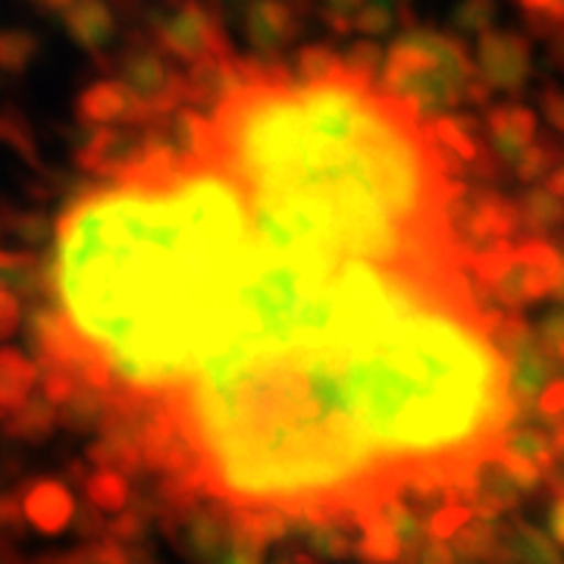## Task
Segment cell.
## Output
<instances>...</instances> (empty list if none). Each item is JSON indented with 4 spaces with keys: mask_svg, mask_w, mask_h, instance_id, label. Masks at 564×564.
I'll return each instance as SVG.
<instances>
[{
    "mask_svg": "<svg viewBox=\"0 0 564 564\" xmlns=\"http://www.w3.org/2000/svg\"><path fill=\"white\" fill-rule=\"evenodd\" d=\"M44 254L47 292L110 399H163L220 343L245 263L251 210L214 158L79 185Z\"/></svg>",
    "mask_w": 564,
    "mask_h": 564,
    "instance_id": "6da1fadb",
    "label": "cell"
},
{
    "mask_svg": "<svg viewBox=\"0 0 564 564\" xmlns=\"http://www.w3.org/2000/svg\"><path fill=\"white\" fill-rule=\"evenodd\" d=\"M380 91L404 104L423 122L464 104L486 107L492 88L477 73L458 35L430 25H404L380 63Z\"/></svg>",
    "mask_w": 564,
    "mask_h": 564,
    "instance_id": "7a4b0ae2",
    "label": "cell"
},
{
    "mask_svg": "<svg viewBox=\"0 0 564 564\" xmlns=\"http://www.w3.org/2000/svg\"><path fill=\"white\" fill-rule=\"evenodd\" d=\"M144 32L173 61L198 63L232 57V44L214 0H154L144 13Z\"/></svg>",
    "mask_w": 564,
    "mask_h": 564,
    "instance_id": "3957f363",
    "label": "cell"
},
{
    "mask_svg": "<svg viewBox=\"0 0 564 564\" xmlns=\"http://www.w3.org/2000/svg\"><path fill=\"white\" fill-rule=\"evenodd\" d=\"M161 530L182 558L232 564L236 549V505L207 492H192L161 505Z\"/></svg>",
    "mask_w": 564,
    "mask_h": 564,
    "instance_id": "277c9868",
    "label": "cell"
},
{
    "mask_svg": "<svg viewBox=\"0 0 564 564\" xmlns=\"http://www.w3.org/2000/svg\"><path fill=\"white\" fill-rule=\"evenodd\" d=\"M448 226L467 261L489 248L511 242L514 232L521 229L514 202H508L502 192L489 185H464V182L448 207Z\"/></svg>",
    "mask_w": 564,
    "mask_h": 564,
    "instance_id": "5b68a950",
    "label": "cell"
},
{
    "mask_svg": "<svg viewBox=\"0 0 564 564\" xmlns=\"http://www.w3.org/2000/svg\"><path fill=\"white\" fill-rule=\"evenodd\" d=\"M113 79H120L154 117L170 113L182 104V69L148 35L120 41L107 63Z\"/></svg>",
    "mask_w": 564,
    "mask_h": 564,
    "instance_id": "8992f818",
    "label": "cell"
},
{
    "mask_svg": "<svg viewBox=\"0 0 564 564\" xmlns=\"http://www.w3.org/2000/svg\"><path fill=\"white\" fill-rule=\"evenodd\" d=\"M430 122V135L436 141L440 154H443L445 170L458 180L464 173H474L477 180H496L499 176V163L492 158L489 144L484 135V122L470 113H443L433 117Z\"/></svg>",
    "mask_w": 564,
    "mask_h": 564,
    "instance_id": "52a82bcc",
    "label": "cell"
},
{
    "mask_svg": "<svg viewBox=\"0 0 564 564\" xmlns=\"http://www.w3.org/2000/svg\"><path fill=\"white\" fill-rule=\"evenodd\" d=\"M477 73L492 91L518 95L530 79V39L511 29H486L477 35Z\"/></svg>",
    "mask_w": 564,
    "mask_h": 564,
    "instance_id": "ba28073f",
    "label": "cell"
},
{
    "mask_svg": "<svg viewBox=\"0 0 564 564\" xmlns=\"http://www.w3.org/2000/svg\"><path fill=\"white\" fill-rule=\"evenodd\" d=\"M304 7L292 0H242V25L258 57H280L302 35Z\"/></svg>",
    "mask_w": 564,
    "mask_h": 564,
    "instance_id": "9c48e42d",
    "label": "cell"
},
{
    "mask_svg": "<svg viewBox=\"0 0 564 564\" xmlns=\"http://www.w3.org/2000/svg\"><path fill=\"white\" fill-rule=\"evenodd\" d=\"M63 25L82 51L107 69L120 47V17L110 0H69L63 7Z\"/></svg>",
    "mask_w": 564,
    "mask_h": 564,
    "instance_id": "30bf717a",
    "label": "cell"
},
{
    "mask_svg": "<svg viewBox=\"0 0 564 564\" xmlns=\"http://www.w3.org/2000/svg\"><path fill=\"white\" fill-rule=\"evenodd\" d=\"M76 113L82 126H148L154 120V113L120 79L88 85L76 104Z\"/></svg>",
    "mask_w": 564,
    "mask_h": 564,
    "instance_id": "8fae6325",
    "label": "cell"
},
{
    "mask_svg": "<svg viewBox=\"0 0 564 564\" xmlns=\"http://www.w3.org/2000/svg\"><path fill=\"white\" fill-rule=\"evenodd\" d=\"M484 135L492 158L499 163V170H511L518 158L524 154V148L536 139V113L527 104H502V107H489L484 120Z\"/></svg>",
    "mask_w": 564,
    "mask_h": 564,
    "instance_id": "7c38bea8",
    "label": "cell"
},
{
    "mask_svg": "<svg viewBox=\"0 0 564 564\" xmlns=\"http://www.w3.org/2000/svg\"><path fill=\"white\" fill-rule=\"evenodd\" d=\"M508 364V399L514 404V423L524 421L536 408V395L543 392V386L555 377V364L545 358L540 343L533 339L530 345H521L514 351L505 355Z\"/></svg>",
    "mask_w": 564,
    "mask_h": 564,
    "instance_id": "4fadbf2b",
    "label": "cell"
},
{
    "mask_svg": "<svg viewBox=\"0 0 564 564\" xmlns=\"http://www.w3.org/2000/svg\"><path fill=\"white\" fill-rule=\"evenodd\" d=\"M242 85L239 57H207V61L188 63L182 73V104L195 110H214Z\"/></svg>",
    "mask_w": 564,
    "mask_h": 564,
    "instance_id": "5bb4252c",
    "label": "cell"
},
{
    "mask_svg": "<svg viewBox=\"0 0 564 564\" xmlns=\"http://www.w3.org/2000/svg\"><path fill=\"white\" fill-rule=\"evenodd\" d=\"M22 511V521L35 527L39 533H63L66 527L73 524V511H76V499L69 492V486L61 480H32L22 486V492L17 496Z\"/></svg>",
    "mask_w": 564,
    "mask_h": 564,
    "instance_id": "9a60e30c",
    "label": "cell"
},
{
    "mask_svg": "<svg viewBox=\"0 0 564 564\" xmlns=\"http://www.w3.org/2000/svg\"><path fill=\"white\" fill-rule=\"evenodd\" d=\"M492 562H527V564H562V545L545 536L540 527L527 524L521 518H496V549Z\"/></svg>",
    "mask_w": 564,
    "mask_h": 564,
    "instance_id": "2e32d148",
    "label": "cell"
},
{
    "mask_svg": "<svg viewBox=\"0 0 564 564\" xmlns=\"http://www.w3.org/2000/svg\"><path fill=\"white\" fill-rule=\"evenodd\" d=\"M0 289L13 292L20 302H44V292H47L44 258L32 251L0 248Z\"/></svg>",
    "mask_w": 564,
    "mask_h": 564,
    "instance_id": "e0dca14e",
    "label": "cell"
},
{
    "mask_svg": "<svg viewBox=\"0 0 564 564\" xmlns=\"http://www.w3.org/2000/svg\"><path fill=\"white\" fill-rule=\"evenodd\" d=\"M496 455L508 458V462L530 464L545 477V470L555 462V448H552V436L543 433L540 426H518L508 423L496 443Z\"/></svg>",
    "mask_w": 564,
    "mask_h": 564,
    "instance_id": "ac0fdd59",
    "label": "cell"
},
{
    "mask_svg": "<svg viewBox=\"0 0 564 564\" xmlns=\"http://www.w3.org/2000/svg\"><path fill=\"white\" fill-rule=\"evenodd\" d=\"M54 430H57V404L35 392L17 411L3 414V436L17 443L39 445L51 440Z\"/></svg>",
    "mask_w": 564,
    "mask_h": 564,
    "instance_id": "d6986e66",
    "label": "cell"
},
{
    "mask_svg": "<svg viewBox=\"0 0 564 564\" xmlns=\"http://www.w3.org/2000/svg\"><path fill=\"white\" fill-rule=\"evenodd\" d=\"M39 383V364L20 348H0V417L17 411Z\"/></svg>",
    "mask_w": 564,
    "mask_h": 564,
    "instance_id": "ffe728a7",
    "label": "cell"
},
{
    "mask_svg": "<svg viewBox=\"0 0 564 564\" xmlns=\"http://www.w3.org/2000/svg\"><path fill=\"white\" fill-rule=\"evenodd\" d=\"M110 408V395L95 386H79L66 402L57 404V426L69 433H98Z\"/></svg>",
    "mask_w": 564,
    "mask_h": 564,
    "instance_id": "44dd1931",
    "label": "cell"
},
{
    "mask_svg": "<svg viewBox=\"0 0 564 564\" xmlns=\"http://www.w3.org/2000/svg\"><path fill=\"white\" fill-rule=\"evenodd\" d=\"M518 207V223L530 236H552L564 229V198L552 195L545 185H533L521 195Z\"/></svg>",
    "mask_w": 564,
    "mask_h": 564,
    "instance_id": "7402d4cb",
    "label": "cell"
},
{
    "mask_svg": "<svg viewBox=\"0 0 564 564\" xmlns=\"http://www.w3.org/2000/svg\"><path fill=\"white\" fill-rule=\"evenodd\" d=\"M79 484L85 489V499L104 514H117L135 496L132 477H126L120 470H110V467H95L91 474H82Z\"/></svg>",
    "mask_w": 564,
    "mask_h": 564,
    "instance_id": "603a6c76",
    "label": "cell"
},
{
    "mask_svg": "<svg viewBox=\"0 0 564 564\" xmlns=\"http://www.w3.org/2000/svg\"><path fill=\"white\" fill-rule=\"evenodd\" d=\"M414 22V3L411 0H361L351 32H361L367 39H380L386 32L411 25Z\"/></svg>",
    "mask_w": 564,
    "mask_h": 564,
    "instance_id": "cb8c5ba5",
    "label": "cell"
},
{
    "mask_svg": "<svg viewBox=\"0 0 564 564\" xmlns=\"http://www.w3.org/2000/svg\"><path fill=\"white\" fill-rule=\"evenodd\" d=\"M448 549L455 558L462 562H492V549H496V521L489 518H470L467 524L458 527L448 540Z\"/></svg>",
    "mask_w": 564,
    "mask_h": 564,
    "instance_id": "d4e9b609",
    "label": "cell"
},
{
    "mask_svg": "<svg viewBox=\"0 0 564 564\" xmlns=\"http://www.w3.org/2000/svg\"><path fill=\"white\" fill-rule=\"evenodd\" d=\"M0 232L20 239V242L41 248V245H51L54 236V223L51 217H44L41 210H13V207H3L0 210Z\"/></svg>",
    "mask_w": 564,
    "mask_h": 564,
    "instance_id": "484cf974",
    "label": "cell"
},
{
    "mask_svg": "<svg viewBox=\"0 0 564 564\" xmlns=\"http://www.w3.org/2000/svg\"><path fill=\"white\" fill-rule=\"evenodd\" d=\"M564 161V144L552 139H536L530 141L524 148V154L518 158V163L511 166L514 170V176L530 185V182H540L549 176V170H555L558 163Z\"/></svg>",
    "mask_w": 564,
    "mask_h": 564,
    "instance_id": "4316f807",
    "label": "cell"
},
{
    "mask_svg": "<svg viewBox=\"0 0 564 564\" xmlns=\"http://www.w3.org/2000/svg\"><path fill=\"white\" fill-rule=\"evenodd\" d=\"M39 51V35H32L25 29H0V73L22 76L35 63Z\"/></svg>",
    "mask_w": 564,
    "mask_h": 564,
    "instance_id": "83f0119b",
    "label": "cell"
},
{
    "mask_svg": "<svg viewBox=\"0 0 564 564\" xmlns=\"http://www.w3.org/2000/svg\"><path fill=\"white\" fill-rule=\"evenodd\" d=\"M343 54H336L326 44H304L302 51H295V57H292V76H295V82L326 79V76L343 73Z\"/></svg>",
    "mask_w": 564,
    "mask_h": 564,
    "instance_id": "f1b7e54d",
    "label": "cell"
},
{
    "mask_svg": "<svg viewBox=\"0 0 564 564\" xmlns=\"http://www.w3.org/2000/svg\"><path fill=\"white\" fill-rule=\"evenodd\" d=\"M0 141L3 144H10L20 158L32 163V166H39V144H35V135H32V129H29V122L22 117L20 110H13V107H7L3 113H0Z\"/></svg>",
    "mask_w": 564,
    "mask_h": 564,
    "instance_id": "f546056e",
    "label": "cell"
},
{
    "mask_svg": "<svg viewBox=\"0 0 564 564\" xmlns=\"http://www.w3.org/2000/svg\"><path fill=\"white\" fill-rule=\"evenodd\" d=\"M496 0H458L452 10L455 35H480L496 22Z\"/></svg>",
    "mask_w": 564,
    "mask_h": 564,
    "instance_id": "4dcf8cb0",
    "label": "cell"
},
{
    "mask_svg": "<svg viewBox=\"0 0 564 564\" xmlns=\"http://www.w3.org/2000/svg\"><path fill=\"white\" fill-rule=\"evenodd\" d=\"M470 518H474V511L464 499H445L426 514V533H430V540H448Z\"/></svg>",
    "mask_w": 564,
    "mask_h": 564,
    "instance_id": "1f68e13d",
    "label": "cell"
},
{
    "mask_svg": "<svg viewBox=\"0 0 564 564\" xmlns=\"http://www.w3.org/2000/svg\"><path fill=\"white\" fill-rule=\"evenodd\" d=\"M536 343H540L549 361L555 367H564V304L549 311L543 323L536 326Z\"/></svg>",
    "mask_w": 564,
    "mask_h": 564,
    "instance_id": "d6a6232c",
    "label": "cell"
},
{
    "mask_svg": "<svg viewBox=\"0 0 564 564\" xmlns=\"http://www.w3.org/2000/svg\"><path fill=\"white\" fill-rule=\"evenodd\" d=\"M343 61H345V66H348V69L355 73V76L377 82L380 63H383V47H380V41L361 39V41H355V44L348 47V54H345Z\"/></svg>",
    "mask_w": 564,
    "mask_h": 564,
    "instance_id": "836d02e7",
    "label": "cell"
},
{
    "mask_svg": "<svg viewBox=\"0 0 564 564\" xmlns=\"http://www.w3.org/2000/svg\"><path fill=\"white\" fill-rule=\"evenodd\" d=\"M361 0H314V10L333 35H351V22L358 13Z\"/></svg>",
    "mask_w": 564,
    "mask_h": 564,
    "instance_id": "e575fe53",
    "label": "cell"
},
{
    "mask_svg": "<svg viewBox=\"0 0 564 564\" xmlns=\"http://www.w3.org/2000/svg\"><path fill=\"white\" fill-rule=\"evenodd\" d=\"M543 423H562L564 421V377H552L549 383L543 386V392L536 395V408Z\"/></svg>",
    "mask_w": 564,
    "mask_h": 564,
    "instance_id": "d590c367",
    "label": "cell"
},
{
    "mask_svg": "<svg viewBox=\"0 0 564 564\" xmlns=\"http://www.w3.org/2000/svg\"><path fill=\"white\" fill-rule=\"evenodd\" d=\"M536 35L549 41L552 57L564 66V0H558V7H555V10H552V17L540 25V32H536Z\"/></svg>",
    "mask_w": 564,
    "mask_h": 564,
    "instance_id": "8d00e7d4",
    "label": "cell"
},
{
    "mask_svg": "<svg viewBox=\"0 0 564 564\" xmlns=\"http://www.w3.org/2000/svg\"><path fill=\"white\" fill-rule=\"evenodd\" d=\"M20 323H22V302L13 295V292L0 289V343H7V339L20 329Z\"/></svg>",
    "mask_w": 564,
    "mask_h": 564,
    "instance_id": "74e56055",
    "label": "cell"
},
{
    "mask_svg": "<svg viewBox=\"0 0 564 564\" xmlns=\"http://www.w3.org/2000/svg\"><path fill=\"white\" fill-rule=\"evenodd\" d=\"M540 107H543L549 126H552L555 132H562L564 135V91L562 88H558V85H545L543 91H540Z\"/></svg>",
    "mask_w": 564,
    "mask_h": 564,
    "instance_id": "f35d334b",
    "label": "cell"
},
{
    "mask_svg": "<svg viewBox=\"0 0 564 564\" xmlns=\"http://www.w3.org/2000/svg\"><path fill=\"white\" fill-rule=\"evenodd\" d=\"M549 536L564 549V489H555V502L549 505Z\"/></svg>",
    "mask_w": 564,
    "mask_h": 564,
    "instance_id": "ab89813d",
    "label": "cell"
},
{
    "mask_svg": "<svg viewBox=\"0 0 564 564\" xmlns=\"http://www.w3.org/2000/svg\"><path fill=\"white\" fill-rule=\"evenodd\" d=\"M552 448H555V458H564V421L555 423V433H552Z\"/></svg>",
    "mask_w": 564,
    "mask_h": 564,
    "instance_id": "60d3db41",
    "label": "cell"
},
{
    "mask_svg": "<svg viewBox=\"0 0 564 564\" xmlns=\"http://www.w3.org/2000/svg\"><path fill=\"white\" fill-rule=\"evenodd\" d=\"M39 3H44V7H51V10H63L69 0H39Z\"/></svg>",
    "mask_w": 564,
    "mask_h": 564,
    "instance_id": "b9f144b4",
    "label": "cell"
},
{
    "mask_svg": "<svg viewBox=\"0 0 564 564\" xmlns=\"http://www.w3.org/2000/svg\"><path fill=\"white\" fill-rule=\"evenodd\" d=\"M214 3H217V7H236V3H242V0H214Z\"/></svg>",
    "mask_w": 564,
    "mask_h": 564,
    "instance_id": "7bdbcfd3",
    "label": "cell"
}]
</instances>
